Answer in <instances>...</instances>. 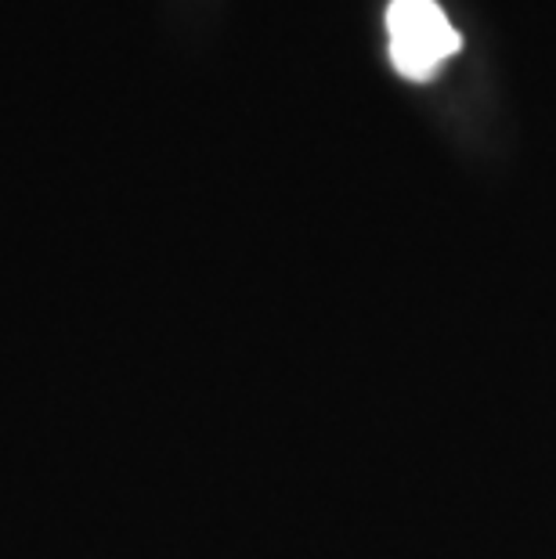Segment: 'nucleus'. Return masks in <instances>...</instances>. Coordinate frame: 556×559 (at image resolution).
<instances>
[{
	"instance_id": "obj_1",
	"label": "nucleus",
	"mask_w": 556,
	"mask_h": 559,
	"mask_svg": "<svg viewBox=\"0 0 556 559\" xmlns=\"http://www.w3.org/2000/svg\"><path fill=\"white\" fill-rule=\"evenodd\" d=\"M387 33H390V66L405 80L416 83L434 80L448 58L463 47V37L448 22L437 0H390Z\"/></svg>"
}]
</instances>
